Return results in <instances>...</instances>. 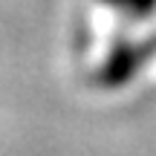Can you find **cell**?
<instances>
[{
    "label": "cell",
    "mask_w": 156,
    "mask_h": 156,
    "mask_svg": "<svg viewBox=\"0 0 156 156\" xmlns=\"http://www.w3.org/2000/svg\"><path fill=\"white\" fill-rule=\"evenodd\" d=\"M153 55H156V35L153 38H145V41H119L107 52V58L98 64L93 81L104 90H119V87L133 81L139 75V69Z\"/></svg>",
    "instance_id": "1"
},
{
    "label": "cell",
    "mask_w": 156,
    "mask_h": 156,
    "mask_svg": "<svg viewBox=\"0 0 156 156\" xmlns=\"http://www.w3.org/2000/svg\"><path fill=\"white\" fill-rule=\"evenodd\" d=\"M104 6H113V9L124 12L130 17H151L156 15V0H98Z\"/></svg>",
    "instance_id": "2"
}]
</instances>
